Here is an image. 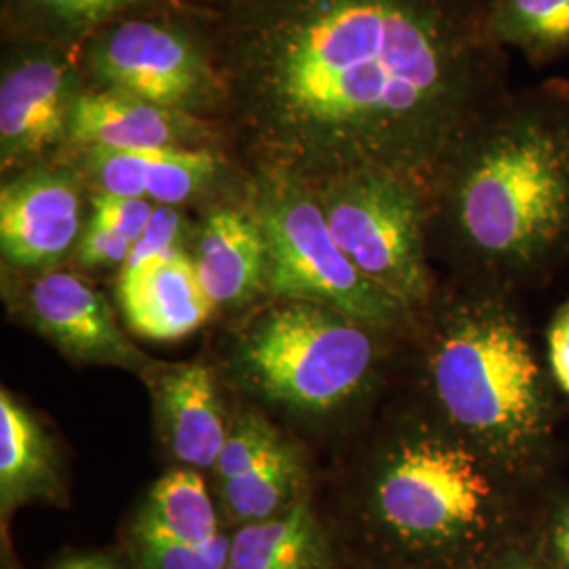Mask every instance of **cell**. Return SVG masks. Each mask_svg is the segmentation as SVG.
I'll return each instance as SVG.
<instances>
[{
    "label": "cell",
    "mask_w": 569,
    "mask_h": 569,
    "mask_svg": "<svg viewBox=\"0 0 569 569\" xmlns=\"http://www.w3.org/2000/svg\"><path fill=\"white\" fill-rule=\"evenodd\" d=\"M207 16L218 119L262 173L373 167L427 188L509 91L488 0H234Z\"/></svg>",
    "instance_id": "cell-1"
},
{
    "label": "cell",
    "mask_w": 569,
    "mask_h": 569,
    "mask_svg": "<svg viewBox=\"0 0 569 569\" xmlns=\"http://www.w3.org/2000/svg\"><path fill=\"white\" fill-rule=\"evenodd\" d=\"M441 183L449 224L479 260L531 268L569 237V81L509 89L453 143Z\"/></svg>",
    "instance_id": "cell-2"
},
{
    "label": "cell",
    "mask_w": 569,
    "mask_h": 569,
    "mask_svg": "<svg viewBox=\"0 0 569 569\" xmlns=\"http://www.w3.org/2000/svg\"><path fill=\"white\" fill-rule=\"evenodd\" d=\"M430 371L449 420L489 453L517 458L542 437L547 403L540 369L502 310H460L437 340Z\"/></svg>",
    "instance_id": "cell-3"
},
{
    "label": "cell",
    "mask_w": 569,
    "mask_h": 569,
    "mask_svg": "<svg viewBox=\"0 0 569 569\" xmlns=\"http://www.w3.org/2000/svg\"><path fill=\"white\" fill-rule=\"evenodd\" d=\"M237 359L266 399L327 413L366 387L376 350L363 323L345 312L284 300L244 333Z\"/></svg>",
    "instance_id": "cell-4"
},
{
    "label": "cell",
    "mask_w": 569,
    "mask_h": 569,
    "mask_svg": "<svg viewBox=\"0 0 569 569\" xmlns=\"http://www.w3.org/2000/svg\"><path fill=\"white\" fill-rule=\"evenodd\" d=\"M251 213L264 234L266 284L272 296L329 306L363 326L399 321L406 305L348 260L308 183L260 171Z\"/></svg>",
    "instance_id": "cell-5"
},
{
    "label": "cell",
    "mask_w": 569,
    "mask_h": 569,
    "mask_svg": "<svg viewBox=\"0 0 569 569\" xmlns=\"http://www.w3.org/2000/svg\"><path fill=\"white\" fill-rule=\"evenodd\" d=\"M333 241L369 281L411 306L428 296L427 188L387 169L306 182Z\"/></svg>",
    "instance_id": "cell-6"
},
{
    "label": "cell",
    "mask_w": 569,
    "mask_h": 569,
    "mask_svg": "<svg viewBox=\"0 0 569 569\" xmlns=\"http://www.w3.org/2000/svg\"><path fill=\"white\" fill-rule=\"evenodd\" d=\"M84 87L114 91L209 119L222 108V81L203 32L163 18H122L82 44Z\"/></svg>",
    "instance_id": "cell-7"
},
{
    "label": "cell",
    "mask_w": 569,
    "mask_h": 569,
    "mask_svg": "<svg viewBox=\"0 0 569 569\" xmlns=\"http://www.w3.org/2000/svg\"><path fill=\"white\" fill-rule=\"evenodd\" d=\"M493 488L472 449L443 437L409 439L388 456L373 502L385 526L413 545L467 538L488 519Z\"/></svg>",
    "instance_id": "cell-8"
},
{
    "label": "cell",
    "mask_w": 569,
    "mask_h": 569,
    "mask_svg": "<svg viewBox=\"0 0 569 569\" xmlns=\"http://www.w3.org/2000/svg\"><path fill=\"white\" fill-rule=\"evenodd\" d=\"M82 87L72 49L11 42L0 72L2 171L32 169L68 143L70 110Z\"/></svg>",
    "instance_id": "cell-9"
},
{
    "label": "cell",
    "mask_w": 569,
    "mask_h": 569,
    "mask_svg": "<svg viewBox=\"0 0 569 569\" xmlns=\"http://www.w3.org/2000/svg\"><path fill=\"white\" fill-rule=\"evenodd\" d=\"M81 186L74 169L32 167L0 190V249L18 268H51L81 241Z\"/></svg>",
    "instance_id": "cell-10"
},
{
    "label": "cell",
    "mask_w": 569,
    "mask_h": 569,
    "mask_svg": "<svg viewBox=\"0 0 569 569\" xmlns=\"http://www.w3.org/2000/svg\"><path fill=\"white\" fill-rule=\"evenodd\" d=\"M28 317L72 359L143 369L146 355L131 345L102 293L70 272H47L28 287Z\"/></svg>",
    "instance_id": "cell-11"
},
{
    "label": "cell",
    "mask_w": 569,
    "mask_h": 569,
    "mask_svg": "<svg viewBox=\"0 0 569 569\" xmlns=\"http://www.w3.org/2000/svg\"><path fill=\"white\" fill-rule=\"evenodd\" d=\"M72 169L96 192L148 199L154 204L186 203L213 182L222 159L211 148L108 150L72 148Z\"/></svg>",
    "instance_id": "cell-12"
},
{
    "label": "cell",
    "mask_w": 569,
    "mask_h": 569,
    "mask_svg": "<svg viewBox=\"0 0 569 569\" xmlns=\"http://www.w3.org/2000/svg\"><path fill=\"white\" fill-rule=\"evenodd\" d=\"M211 136L213 127L199 117L82 87L70 110L66 146L108 150L209 148L204 142Z\"/></svg>",
    "instance_id": "cell-13"
},
{
    "label": "cell",
    "mask_w": 569,
    "mask_h": 569,
    "mask_svg": "<svg viewBox=\"0 0 569 569\" xmlns=\"http://www.w3.org/2000/svg\"><path fill=\"white\" fill-rule=\"evenodd\" d=\"M117 296L129 327L157 342L190 336L216 308L199 281L194 260L183 249L121 272Z\"/></svg>",
    "instance_id": "cell-14"
},
{
    "label": "cell",
    "mask_w": 569,
    "mask_h": 569,
    "mask_svg": "<svg viewBox=\"0 0 569 569\" xmlns=\"http://www.w3.org/2000/svg\"><path fill=\"white\" fill-rule=\"evenodd\" d=\"M194 268L204 293L216 306L251 302L266 284V241L253 213L216 209L199 228Z\"/></svg>",
    "instance_id": "cell-15"
},
{
    "label": "cell",
    "mask_w": 569,
    "mask_h": 569,
    "mask_svg": "<svg viewBox=\"0 0 569 569\" xmlns=\"http://www.w3.org/2000/svg\"><path fill=\"white\" fill-rule=\"evenodd\" d=\"M154 399L173 456L190 468H216L228 430L213 373L201 363L171 367L159 376Z\"/></svg>",
    "instance_id": "cell-16"
},
{
    "label": "cell",
    "mask_w": 569,
    "mask_h": 569,
    "mask_svg": "<svg viewBox=\"0 0 569 569\" xmlns=\"http://www.w3.org/2000/svg\"><path fill=\"white\" fill-rule=\"evenodd\" d=\"M60 456L41 422L4 388L0 392V507L13 510L56 496Z\"/></svg>",
    "instance_id": "cell-17"
},
{
    "label": "cell",
    "mask_w": 569,
    "mask_h": 569,
    "mask_svg": "<svg viewBox=\"0 0 569 569\" xmlns=\"http://www.w3.org/2000/svg\"><path fill=\"white\" fill-rule=\"evenodd\" d=\"M150 0H2L11 42H44L79 49L114 21L136 16Z\"/></svg>",
    "instance_id": "cell-18"
},
{
    "label": "cell",
    "mask_w": 569,
    "mask_h": 569,
    "mask_svg": "<svg viewBox=\"0 0 569 569\" xmlns=\"http://www.w3.org/2000/svg\"><path fill=\"white\" fill-rule=\"evenodd\" d=\"M326 540L315 515L296 502L283 515L239 529L226 569H319Z\"/></svg>",
    "instance_id": "cell-19"
},
{
    "label": "cell",
    "mask_w": 569,
    "mask_h": 569,
    "mask_svg": "<svg viewBox=\"0 0 569 569\" xmlns=\"http://www.w3.org/2000/svg\"><path fill=\"white\" fill-rule=\"evenodd\" d=\"M133 531L163 536L194 549H209L222 533L203 479L194 468H178L150 489Z\"/></svg>",
    "instance_id": "cell-20"
},
{
    "label": "cell",
    "mask_w": 569,
    "mask_h": 569,
    "mask_svg": "<svg viewBox=\"0 0 569 569\" xmlns=\"http://www.w3.org/2000/svg\"><path fill=\"white\" fill-rule=\"evenodd\" d=\"M489 37L533 68L569 58V0H488Z\"/></svg>",
    "instance_id": "cell-21"
},
{
    "label": "cell",
    "mask_w": 569,
    "mask_h": 569,
    "mask_svg": "<svg viewBox=\"0 0 569 569\" xmlns=\"http://www.w3.org/2000/svg\"><path fill=\"white\" fill-rule=\"evenodd\" d=\"M302 481V458L284 441L262 465L222 483L226 512L244 526L274 519L296 505Z\"/></svg>",
    "instance_id": "cell-22"
},
{
    "label": "cell",
    "mask_w": 569,
    "mask_h": 569,
    "mask_svg": "<svg viewBox=\"0 0 569 569\" xmlns=\"http://www.w3.org/2000/svg\"><path fill=\"white\" fill-rule=\"evenodd\" d=\"M283 437L262 416L247 413L228 430L224 448L216 462L220 481L237 479L262 465L268 456L283 446Z\"/></svg>",
    "instance_id": "cell-23"
},
{
    "label": "cell",
    "mask_w": 569,
    "mask_h": 569,
    "mask_svg": "<svg viewBox=\"0 0 569 569\" xmlns=\"http://www.w3.org/2000/svg\"><path fill=\"white\" fill-rule=\"evenodd\" d=\"M136 545L142 569H226L232 540L220 536L209 549H194L163 536L136 531Z\"/></svg>",
    "instance_id": "cell-24"
},
{
    "label": "cell",
    "mask_w": 569,
    "mask_h": 569,
    "mask_svg": "<svg viewBox=\"0 0 569 569\" xmlns=\"http://www.w3.org/2000/svg\"><path fill=\"white\" fill-rule=\"evenodd\" d=\"M183 218L176 207L157 204L154 216L146 228L142 237L131 247L127 262L121 266V272L138 270L140 266L163 258L167 253L182 249Z\"/></svg>",
    "instance_id": "cell-25"
},
{
    "label": "cell",
    "mask_w": 569,
    "mask_h": 569,
    "mask_svg": "<svg viewBox=\"0 0 569 569\" xmlns=\"http://www.w3.org/2000/svg\"><path fill=\"white\" fill-rule=\"evenodd\" d=\"M91 220L122 234L127 241L136 243L150 224L157 204L148 199L119 197L110 192H93Z\"/></svg>",
    "instance_id": "cell-26"
},
{
    "label": "cell",
    "mask_w": 569,
    "mask_h": 569,
    "mask_svg": "<svg viewBox=\"0 0 569 569\" xmlns=\"http://www.w3.org/2000/svg\"><path fill=\"white\" fill-rule=\"evenodd\" d=\"M133 243L122 234L89 218L79 241V260L84 266H122Z\"/></svg>",
    "instance_id": "cell-27"
},
{
    "label": "cell",
    "mask_w": 569,
    "mask_h": 569,
    "mask_svg": "<svg viewBox=\"0 0 569 569\" xmlns=\"http://www.w3.org/2000/svg\"><path fill=\"white\" fill-rule=\"evenodd\" d=\"M549 355L552 376L569 395V305L561 308L550 327Z\"/></svg>",
    "instance_id": "cell-28"
},
{
    "label": "cell",
    "mask_w": 569,
    "mask_h": 569,
    "mask_svg": "<svg viewBox=\"0 0 569 569\" xmlns=\"http://www.w3.org/2000/svg\"><path fill=\"white\" fill-rule=\"evenodd\" d=\"M53 569H122L121 563L112 555L103 552H84L63 559Z\"/></svg>",
    "instance_id": "cell-29"
},
{
    "label": "cell",
    "mask_w": 569,
    "mask_h": 569,
    "mask_svg": "<svg viewBox=\"0 0 569 569\" xmlns=\"http://www.w3.org/2000/svg\"><path fill=\"white\" fill-rule=\"evenodd\" d=\"M552 542H555V550H557L561 563L569 569V507H566L557 519V526L552 531Z\"/></svg>",
    "instance_id": "cell-30"
},
{
    "label": "cell",
    "mask_w": 569,
    "mask_h": 569,
    "mask_svg": "<svg viewBox=\"0 0 569 569\" xmlns=\"http://www.w3.org/2000/svg\"><path fill=\"white\" fill-rule=\"evenodd\" d=\"M176 2L178 4H186V7H190V9L199 11V13H207V11L226 7V4H230L234 0H176Z\"/></svg>",
    "instance_id": "cell-31"
},
{
    "label": "cell",
    "mask_w": 569,
    "mask_h": 569,
    "mask_svg": "<svg viewBox=\"0 0 569 569\" xmlns=\"http://www.w3.org/2000/svg\"><path fill=\"white\" fill-rule=\"evenodd\" d=\"M509 569H528V568H509Z\"/></svg>",
    "instance_id": "cell-32"
}]
</instances>
